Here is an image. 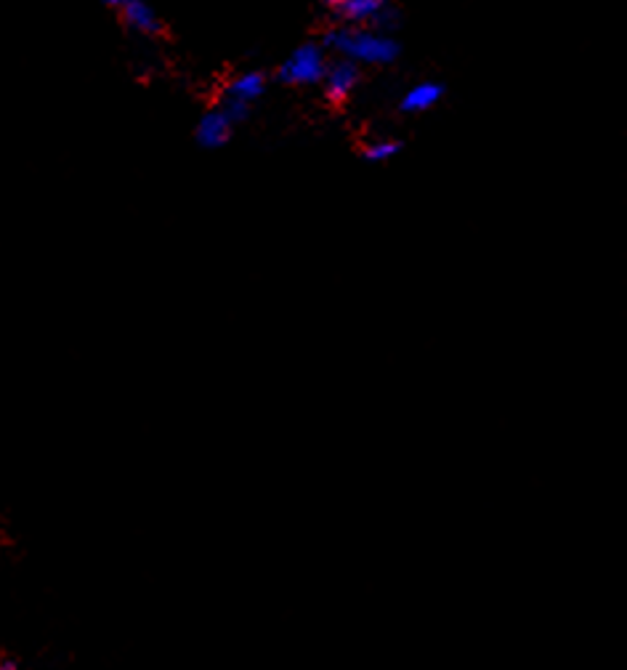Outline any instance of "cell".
<instances>
[{
    "mask_svg": "<svg viewBox=\"0 0 627 670\" xmlns=\"http://www.w3.org/2000/svg\"><path fill=\"white\" fill-rule=\"evenodd\" d=\"M442 96H444L442 86L425 80V83L412 86V89L401 96V110L410 112V115H423V112L434 110V106L442 102Z\"/></svg>",
    "mask_w": 627,
    "mask_h": 670,
    "instance_id": "6",
    "label": "cell"
},
{
    "mask_svg": "<svg viewBox=\"0 0 627 670\" xmlns=\"http://www.w3.org/2000/svg\"><path fill=\"white\" fill-rule=\"evenodd\" d=\"M123 16L136 33L155 35L160 33V19H157L155 9L147 0H123Z\"/></svg>",
    "mask_w": 627,
    "mask_h": 670,
    "instance_id": "7",
    "label": "cell"
},
{
    "mask_svg": "<svg viewBox=\"0 0 627 670\" xmlns=\"http://www.w3.org/2000/svg\"><path fill=\"white\" fill-rule=\"evenodd\" d=\"M328 48L338 59H346L356 67H384L391 65L399 56V43L384 30L354 27V24H343V27L332 30L328 35Z\"/></svg>",
    "mask_w": 627,
    "mask_h": 670,
    "instance_id": "1",
    "label": "cell"
},
{
    "mask_svg": "<svg viewBox=\"0 0 627 670\" xmlns=\"http://www.w3.org/2000/svg\"><path fill=\"white\" fill-rule=\"evenodd\" d=\"M263 91H266V75L259 70H248V72H240L235 80H231L227 93H224V99H231V102H240L244 106H250L253 102H259V99L263 96Z\"/></svg>",
    "mask_w": 627,
    "mask_h": 670,
    "instance_id": "5",
    "label": "cell"
},
{
    "mask_svg": "<svg viewBox=\"0 0 627 670\" xmlns=\"http://www.w3.org/2000/svg\"><path fill=\"white\" fill-rule=\"evenodd\" d=\"M324 3H328V5H330V9H335V11H338V14H341V11H343V9H346V5H351V3H354V0H324Z\"/></svg>",
    "mask_w": 627,
    "mask_h": 670,
    "instance_id": "9",
    "label": "cell"
},
{
    "mask_svg": "<svg viewBox=\"0 0 627 670\" xmlns=\"http://www.w3.org/2000/svg\"><path fill=\"white\" fill-rule=\"evenodd\" d=\"M328 54L314 43H306L285 59L280 67V80L287 86H319L328 72Z\"/></svg>",
    "mask_w": 627,
    "mask_h": 670,
    "instance_id": "2",
    "label": "cell"
},
{
    "mask_svg": "<svg viewBox=\"0 0 627 670\" xmlns=\"http://www.w3.org/2000/svg\"><path fill=\"white\" fill-rule=\"evenodd\" d=\"M106 5H123V0H104Z\"/></svg>",
    "mask_w": 627,
    "mask_h": 670,
    "instance_id": "10",
    "label": "cell"
},
{
    "mask_svg": "<svg viewBox=\"0 0 627 670\" xmlns=\"http://www.w3.org/2000/svg\"><path fill=\"white\" fill-rule=\"evenodd\" d=\"M399 152V141L394 139H373L367 141L365 147V158L369 162H388L391 158H397Z\"/></svg>",
    "mask_w": 627,
    "mask_h": 670,
    "instance_id": "8",
    "label": "cell"
},
{
    "mask_svg": "<svg viewBox=\"0 0 627 670\" xmlns=\"http://www.w3.org/2000/svg\"><path fill=\"white\" fill-rule=\"evenodd\" d=\"M231 128H235V123H231L229 117L224 115V112L216 106V110L205 112V115L200 117L194 136H197L200 147L218 149V147H224V144L231 139Z\"/></svg>",
    "mask_w": 627,
    "mask_h": 670,
    "instance_id": "4",
    "label": "cell"
},
{
    "mask_svg": "<svg viewBox=\"0 0 627 670\" xmlns=\"http://www.w3.org/2000/svg\"><path fill=\"white\" fill-rule=\"evenodd\" d=\"M322 83L332 102H346L351 93L356 91V86H360V67L351 65L346 59L332 61V65H328Z\"/></svg>",
    "mask_w": 627,
    "mask_h": 670,
    "instance_id": "3",
    "label": "cell"
}]
</instances>
